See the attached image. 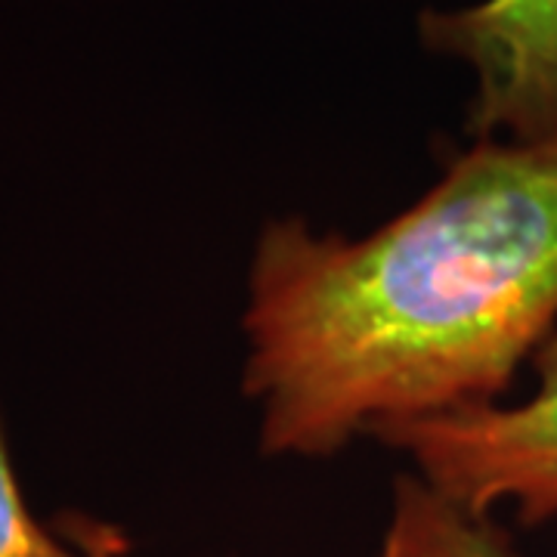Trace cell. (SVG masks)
Listing matches in <instances>:
<instances>
[{"mask_svg":"<svg viewBox=\"0 0 557 557\" xmlns=\"http://www.w3.org/2000/svg\"><path fill=\"white\" fill-rule=\"evenodd\" d=\"M53 530V555L50 557H124L127 545L115 527L100 520L72 518L60 520Z\"/></svg>","mask_w":557,"mask_h":557,"instance_id":"6","label":"cell"},{"mask_svg":"<svg viewBox=\"0 0 557 557\" xmlns=\"http://www.w3.org/2000/svg\"><path fill=\"white\" fill-rule=\"evenodd\" d=\"M418 32L431 53L471 69V137L557 139V0H480L428 10Z\"/></svg>","mask_w":557,"mask_h":557,"instance_id":"3","label":"cell"},{"mask_svg":"<svg viewBox=\"0 0 557 557\" xmlns=\"http://www.w3.org/2000/svg\"><path fill=\"white\" fill-rule=\"evenodd\" d=\"M381 557H508L490 520H474L431 493L399 496Z\"/></svg>","mask_w":557,"mask_h":557,"instance_id":"4","label":"cell"},{"mask_svg":"<svg viewBox=\"0 0 557 557\" xmlns=\"http://www.w3.org/2000/svg\"><path fill=\"white\" fill-rule=\"evenodd\" d=\"M555 332L557 139H474L357 239L273 220L242 313L260 453L329 458L502 403Z\"/></svg>","mask_w":557,"mask_h":557,"instance_id":"1","label":"cell"},{"mask_svg":"<svg viewBox=\"0 0 557 557\" xmlns=\"http://www.w3.org/2000/svg\"><path fill=\"white\" fill-rule=\"evenodd\" d=\"M536 391L399 424L381 443L412 461L416 480L474 520L508 508L518 523L557 520V332L533 359Z\"/></svg>","mask_w":557,"mask_h":557,"instance_id":"2","label":"cell"},{"mask_svg":"<svg viewBox=\"0 0 557 557\" xmlns=\"http://www.w3.org/2000/svg\"><path fill=\"white\" fill-rule=\"evenodd\" d=\"M53 530L35 520L0 421V557H50Z\"/></svg>","mask_w":557,"mask_h":557,"instance_id":"5","label":"cell"}]
</instances>
